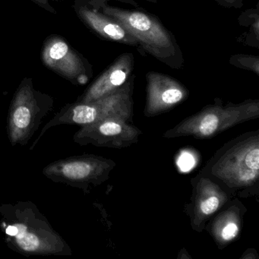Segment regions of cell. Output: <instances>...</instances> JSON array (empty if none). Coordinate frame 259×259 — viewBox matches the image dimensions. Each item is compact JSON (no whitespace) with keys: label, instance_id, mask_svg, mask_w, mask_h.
<instances>
[{"label":"cell","instance_id":"18","mask_svg":"<svg viewBox=\"0 0 259 259\" xmlns=\"http://www.w3.org/2000/svg\"><path fill=\"white\" fill-rule=\"evenodd\" d=\"M96 1H101V2H107L110 0H96ZM111 1H116V2L123 3V4H128L135 7H139V4L136 2V0H111Z\"/></svg>","mask_w":259,"mask_h":259},{"label":"cell","instance_id":"16","mask_svg":"<svg viewBox=\"0 0 259 259\" xmlns=\"http://www.w3.org/2000/svg\"><path fill=\"white\" fill-rule=\"evenodd\" d=\"M217 4L224 8L240 9L245 5V0H213Z\"/></svg>","mask_w":259,"mask_h":259},{"label":"cell","instance_id":"10","mask_svg":"<svg viewBox=\"0 0 259 259\" xmlns=\"http://www.w3.org/2000/svg\"><path fill=\"white\" fill-rule=\"evenodd\" d=\"M81 20L92 31L106 40L139 48L136 39L117 21L100 11L89 3L77 10Z\"/></svg>","mask_w":259,"mask_h":259},{"label":"cell","instance_id":"17","mask_svg":"<svg viewBox=\"0 0 259 259\" xmlns=\"http://www.w3.org/2000/svg\"><path fill=\"white\" fill-rule=\"evenodd\" d=\"M33 2L35 3L37 5L41 7L42 8L46 10L47 11L50 12V13H57V11L53 8L52 6L51 5V2H54V1H59V0H32Z\"/></svg>","mask_w":259,"mask_h":259},{"label":"cell","instance_id":"1","mask_svg":"<svg viewBox=\"0 0 259 259\" xmlns=\"http://www.w3.org/2000/svg\"><path fill=\"white\" fill-rule=\"evenodd\" d=\"M201 176L226 192L248 196L259 183V131L249 132L225 144L209 160Z\"/></svg>","mask_w":259,"mask_h":259},{"label":"cell","instance_id":"14","mask_svg":"<svg viewBox=\"0 0 259 259\" xmlns=\"http://www.w3.org/2000/svg\"><path fill=\"white\" fill-rule=\"evenodd\" d=\"M6 232L9 236L15 237L17 245L25 251L34 252L40 248L39 238L35 234L27 232L26 227L22 224L8 226Z\"/></svg>","mask_w":259,"mask_h":259},{"label":"cell","instance_id":"7","mask_svg":"<svg viewBox=\"0 0 259 259\" xmlns=\"http://www.w3.org/2000/svg\"><path fill=\"white\" fill-rule=\"evenodd\" d=\"M142 132L128 121L108 118L84 125L80 138L84 143L99 147L124 148L137 143Z\"/></svg>","mask_w":259,"mask_h":259},{"label":"cell","instance_id":"13","mask_svg":"<svg viewBox=\"0 0 259 259\" xmlns=\"http://www.w3.org/2000/svg\"><path fill=\"white\" fill-rule=\"evenodd\" d=\"M239 25L248 27L249 31L247 34L242 36L241 41L248 46L259 48V12L258 7L250 9L243 12L238 19Z\"/></svg>","mask_w":259,"mask_h":259},{"label":"cell","instance_id":"12","mask_svg":"<svg viewBox=\"0 0 259 259\" xmlns=\"http://www.w3.org/2000/svg\"><path fill=\"white\" fill-rule=\"evenodd\" d=\"M221 215L222 217H220L214 223L212 231L218 241L230 242L239 234L240 217L230 210H227Z\"/></svg>","mask_w":259,"mask_h":259},{"label":"cell","instance_id":"9","mask_svg":"<svg viewBox=\"0 0 259 259\" xmlns=\"http://www.w3.org/2000/svg\"><path fill=\"white\" fill-rule=\"evenodd\" d=\"M134 66L133 54L125 53L118 57L88 89L81 98V103L96 101L119 89L133 73Z\"/></svg>","mask_w":259,"mask_h":259},{"label":"cell","instance_id":"8","mask_svg":"<svg viewBox=\"0 0 259 259\" xmlns=\"http://www.w3.org/2000/svg\"><path fill=\"white\" fill-rule=\"evenodd\" d=\"M195 182L188 212L194 229L201 231L207 220L227 204L230 197L228 192L208 177L199 175Z\"/></svg>","mask_w":259,"mask_h":259},{"label":"cell","instance_id":"5","mask_svg":"<svg viewBox=\"0 0 259 259\" xmlns=\"http://www.w3.org/2000/svg\"><path fill=\"white\" fill-rule=\"evenodd\" d=\"M41 58L48 69L73 82L84 84L92 76L90 63L58 36H51L46 40Z\"/></svg>","mask_w":259,"mask_h":259},{"label":"cell","instance_id":"4","mask_svg":"<svg viewBox=\"0 0 259 259\" xmlns=\"http://www.w3.org/2000/svg\"><path fill=\"white\" fill-rule=\"evenodd\" d=\"M136 75L114 92L89 103H81L71 109L69 116L74 123L86 125L108 118L130 121L133 116V92Z\"/></svg>","mask_w":259,"mask_h":259},{"label":"cell","instance_id":"3","mask_svg":"<svg viewBox=\"0 0 259 259\" xmlns=\"http://www.w3.org/2000/svg\"><path fill=\"white\" fill-rule=\"evenodd\" d=\"M258 117L259 100L224 105L221 100L215 99L214 104L206 106L201 111L183 119L167 130L163 137L211 139L232 127Z\"/></svg>","mask_w":259,"mask_h":259},{"label":"cell","instance_id":"15","mask_svg":"<svg viewBox=\"0 0 259 259\" xmlns=\"http://www.w3.org/2000/svg\"><path fill=\"white\" fill-rule=\"evenodd\" d=\"M229 63L235 67L251 71L259 75V57L257 56L236 54L230 57Z\"/></svg>","mask_w":259,"mask_h":259},{"label":"cell","instance_id":"19","mask_svg":"<svg viewBox=\"0 0 259 259\" xmlns=\"http://www.w3.org/2000/svg\"><path fill=\"white\" fill-rule=\"evenodd\" d=\"M148 2L151 3V4H156L157 3V0H146Z\"/></svg>","mask_w":259,"mask_h":259},{"label":"cell","instance_id":"11","mask_svg":"<svg viewBox=\"0 0 259 259\" xmlns=\"http://www.w3.org/2000/svg\"><path fill=\"white\" fill-rule=\"evenodd\" d=\"M114 166L112 160L92 157L65 163L61 172L71 180L102 182L107 180Z\"/></svg>","mask_w":259,"mask_h":259},{"label":"cell","instance_id":"2","mask_svg":"<svg viewBox=\"0 0 259 259\" xmlns=\"http://www.w3.org/2000/svg\"><path fill=\"white\" fill-rule=\"evenodd\" d=\"M89 3L119 22L136 39L142 55L150 54L171 69L183 67L185 60L181 48L157 16L139 10H122L101 1L89 0Z\"/></svg>","mask_w":259,"mask_h":259},{"label":"cell","instance_id":"6","mask_svg":"<svg viewBox=\"0 0 259 259\" xmlns=\"http://www.w3.org/2000/svg\"><path fill=\"white\" fill-rule=\"evenodd\" d=\"M147 98L144 113L148 117L169 111L189 97L187 88L169 75L151 71L146 74Z\"/></svg>","mask_w":259,"mask_h":259}]
</instances>
